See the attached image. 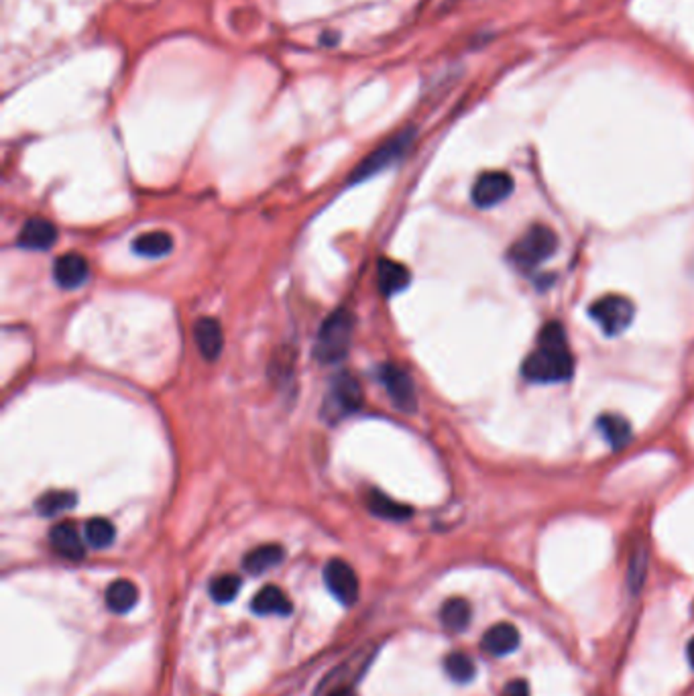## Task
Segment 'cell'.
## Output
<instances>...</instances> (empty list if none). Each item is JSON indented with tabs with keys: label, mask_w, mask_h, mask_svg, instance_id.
<instances>
[{
	"label": "cell",
	"mask_w": 694,
	"mask_h": 696,
	"mask_svg": "<svg viewBox=\"0 0 694 696\" xmlns=\"http://www.w3.org/2000/svg\"><path fill=\"white\" fill-rule=\"evenodd\" d=\"M50 544L55 552L67 560H82L86 556V546L84 542H82L78 527L69 524V521L51 527Z\"/></svg>",
	"instance_id": "obj_12"
},
{
	"label": "cell",
	"mask_w": 694,
	"mask_h": 696,
	"mask_svg": "<svg viewBox=\"0 0 694 696\" xmlns=\"http://www.w3.org/2000/svg\"><path fill=\"white\" fill-rule=\"evenodd\" d=\"M522 373L532 383H560L572 377L574 359L564 328L558 322L544 326L536 351L524 360Z\"/></svg>",
	"instance_id": "obj_1"
},
{
	"label": "cell",
	"mask_w": 694,
	"mask_h": 696,
	"mask_svg": "<svg viewBox=\"0 0 694 696\" xmlns=\"http://www.w3.org/2000/svg\"><path fill=\"white\" fill-rule=\"evenodd\" d=\"M84 538L92 548H99V550L108 548L116 538L114 526L104 518L90 519L84 526Z\"/></svg>",
	"instance_id": "obj_24"
},
{
	"label": "cell",
	"mask_w": 694,
	"mask_h": 696,
	"mask_svg": "<svg viewBox=\"0 0 694 696\" xmlns=\"http://www.w3.org/2000/svg\"><path fill=\"white\" fill-rule=\"evenodd\" d=\"M367 507H369V511L373 515H377V518L393 519V521L407 519L409 515H412V507L399 503V501H393L391 497L383 495L381 491L369 493V497H367Z\"/></svg>",
	"instance_id": "obj_22"
},
{
	"label": "cell",
	"mask_w": 694,
	"mask_h": 696,
	"mask_svg": "<svg viewBox=\"0 0 694 696\" xmlns=\"http://www.w3.org/2000/svg\"><path fill=\"white\" fill-rule=\"evenodd\" d=\"M415 138V129H406L401 133L393 135L390 141H385L379 149H375L369 157H365V162L360 163L355 171H352L351 182H363V179L375 176V173L387 170V167L398 163L401 157L406 155L407 149L412 147Z\"/></svg>",
	"instance_id": "obj_4"
},
{
	"label": "cell",
	"mask_w": 694,
	"mask_h": 696,
	"mask_svg": "<svg viewBox=\"0 0 694 696\" xmlns=\"http://www.w3.org/2000/svg\"><path fill=\"white\" fill-rule=\"evenodd\" d=\"M409 280H412V275H409L406 265H401V263L391 259L379 261L377 283L383 296H395L399 294V291H404L409 285Z\"/></svg>",
	"instance_id": "obj_16"
},
{
	"label": "cell",
	"mask_w": 694,
	"mask_h": 696,
	"mask_svg": "<svg viewBox=\"0 0 694 696\" xmlns=\"http://www.w3.org/2000/svg\"><path fill=\"white\" fill-rule=\"evenodd\" d=\"M251 609L256 615H289L294 611V605L288 598V595L283 593L280 587H273V584H267L263 587L259 593L253 597Z\"/></svg>",
	"instance_id": "obj_15"
},
{
	"label": "cell",
	"mask_w": 694,
	"mask_h": 696,
	"mask_svg": "<svg viewBox=\"0 0 694 696\" xmlns=\"http://www.w3.org/2000/svg\"><path fill=\"white\" fill-rule=\"evenodd\" d=\"M470 617H473V609H470L469 601H464V598H448L440 609L442 625L453 633L467 629Z\"/></svg>",
	"instance_id": "obj_19"
},
{
	"label": "cell",
	"mask_w": 694,
	"mask_h": 696,
	"mask_svg": "<svg viewBox=\"0 0 694 696\" xmlns=\"http://www.w3.org/2000/svg\"><path fill=\"white\" fill-rule=\"evenodd\" d=\"M173 249V239L170 233L153 231L137 236L133 241V250L141 257H149V259H157V257L170 255Z\"/></svg>",
	"instance_id": "obj_20"
},
{
	"label": "cell",
	"mask_w": 694,
	"mask_h": 696,
	"mask_svg": "<svg viewBox=\"0 0 694 696\" xmlns=\"http://www.w3.org/2000/svg\"><path fill=\"white\" fill-rule=\"evenodd\" d=\"M503 696H530V688H527L525 680H511L508 686H505Z\"/></svg>",
	"instance_id": "obj_28"
},
{
	"label": "cell",
	"mask_w": 694,
	"mask_h": 696,
	"mask_svg": "<svg viewBox=\"0 0 694 696\" xmlns=\"http://www.w3.org/2000/svg\"><path fill=\"white\" fill-rule=\"evenodd\" d=\"M481 645L491 656H509L519 647V631L511 623H497L485 633Z\"/></svg>",
	"instance_id": "obj_14"
},
{
	"label": "cell",
	"mask_w": 694,
	"mask_h": 696,
	"mask_svg": "<svg viewBox=\"0 0 694 696\" xmlns=\"http://www.w3.org/2000/svg\"><path fill=\"white\" fill-rule=\"evenodd\" d=\"M324 582L328 587L330 595L336 598L338 603H343L344 607H351V605L357 603L359 598V576L355 573V568L351 566L346 560L332 558L324 566Z\"/></svg>",
	"instance_id": "obj_6"
},
{
	"label": "cell",
	"mask_w": 694,
	"mask_h": 696,
	"mask_svg": "<svg viewBox=\"0 0 694 696\" xmlns=\"http://www.w3.org/2000/svg\"><path fill=\"white\" fill-rule=\"evenodd\" d=\"M444 670H446L448 676L458 682V684H467L477 674L475 662L462 652H454L446 656V660H444Z\"/></svg>",
	"instance_id": "obj_23"
},
{
	"label": "cell",
	"mask_w": 694,
	"mask_h": 696,
	"mask_svg": "<svg viewBox=\"0 0 694 696\" xmlns=\"http://www.w3.org/2000/svg\"><path fill=\"white\" fill-rule=\"evenodd\" d=\"M58 241V228L45 218H29L20 228L17 245L29 250H47Z\"/></svg>",
	"instance_id": "obj_11"
},
{
	"label": "cell",
	"mask_w": 694,
	"mask_h": 696,
	"mask_svg": "<svg viewBox=\"0 0 694 696\" xmlns=\"http://www.w3.org/2000/svg\"><path fill=\"white\" fill-rule=\"evenodd\" d=\"M193 340H196L198 351L202 352L206 360H217L225 346V334L218 320L214 318H200L193 326Z\"/></svg>",
	"instance_id": "obj_13"
},
{
	"label": "cell",
	"mask_w": 694,
	"mask_h": 696,
	"mask_svg": "<svg viewBox=\"0 0 694 696\" xmlns=\"http://www.w3.org/2000/svg\"><path fill=\"white\" fill-rule=\"evenodd\" d=\"M596 426H599V431L603 434V438H605V440L615 450L623 448L629 442L631 426L626 417L615 415V414H605L596 420Z\"/></svg>",
	"instance_id": "obj_21"
},
{
	"label": "cell",
	"mask_w": 694,
	"mask_h": 696,
	"mask_svg": "<svg viewBox=\"0 0 694 696\" xmlns=\"http://www.w3.org/2000/svg\"><path fill=\"white\" fill-rule=\"evenodd\" d=\"M645 566H648V560H645V550H637V552L631 556L629 560V573H627V582L629 589L637 593L642 589V584L645 581Z\"/></svg>",
	"instance_id": "obj_27"
},
{
	"label": "cell",
	"mask_w": 694,
	"mask_h": 696,
	"mask_svg": "<svg viewBox=\"0 0 694 696\" xmlns=\"http://www.w3.org/2000/svg\"><path fill=\"white\" fill-rule=\"evenodd\" d=\"M363 406V389L360 383L352 377L351 373H340L332 381L330 398H328V412L340 415H349L357 412Z\"/></svg>",
	"instance_id": "obj_9"
},
{
	"label": "cell",
	"mask_w": 694,
	"mask_h": 696,
	"mask_svg": "<svg viewBox=\"0 0 694 696\" xmlns=\"http://www.w3.org/2000/svg\"><path fill=\"white\" fill-rule=\"evenodd\" d=\"M381 383L390 393L391 401L395 403V407H399L401 412L412 414L418 407V398H415V387L414 381L404 368L398 365H383L379 371Z\"/></svg>",
	"instance_id": "obj_7"
},
{
	"label": "cell",
	"mask_w": 694,
	"mask_h": 696,
	"mask_svg": "<svg viewBox=\"0 0 694 696\" xmlns=\"http://www.w3.org/2000/svg\"><path fill=\"white\" fill-rule=\"evenodd\" d=\"M88 275H90L88 261L78 253L61 255L53 265V280L64 289L80 288V285L86 283Z\"/></svg>",
	"instance_id": "obj_10"
},
{
	"label": "cell",
	"mask_w": 694,
	"mask_h": 696,
	"mask_svg": "<svg viewBox=\"0 0 694 696\" xmlns=\"http://www.w3.org/2000/svg\"><path fill=\"white\" fill-rule=\"evenodd\" d=\"M328 696H357V694L352 692V688H349V686H338Z\"/></svg>",
	"instance_id": "obj_29"
},
{
	"label": "cell",
	"mask_w": 694,
	"mask_h": 696,
	"mask_svg": "<svg viewBox=\"0 0 694 696\" xmlns=\"http://www.w3.org/2000/svg\"><path fill=\"white\" fill-rule=\"evenodd\" d=\"M283 558H286V550L280 544H265L251 550L242 560V566L248 574H261L281 564Z\"/></svg>",
	"instance_id": "obj_17"
},
{
	"label": "cell",
	"mask_w": 694,
	"mask_h": 696,
	"mask_svg": "<svg viewBox=\"0 0 694 696\" xmlns=\"http://www.w3.org/2000/svg\"><path fill=\"white\" fill-rule=\"evenodd\" d=\"M137 601H138L137 584L127 579L110 582V587L106 589V607L113 611V613H119V615L129 613L130 609H135Z\"/></svg>",
	"instance_id": "obj_18"
},
{
	"label": "cell",
	"mask_w": 694,
	"mask_h": 696,
	"mask_svg": "<svg viewBox=\"0 0 694 696\" xmlns=\"http://www.w3.org/2000/svg\"><path fill=\"white\" fill-rule=\"evenodd\" d=\"M588 314L599 324V328L607 334V336H617L629 324L634 322L635 308L631 304V299L623 296H605L591 305Z\"/></svg>",
	"instance_id": "obj_5"
},
{
	"label": "cell",
	"mask_w": 694,
	"mask_h": 696,
	"mask_svg": "<svg viewBox=\"0 0 694 696\" xmlns=\"http://www.w3.org/2000/svg\"><path fill=\"white\" fill-rule=\"evenodd\" d=\"M352 330H355V318L351 312L338 310L335 314L324 320L316 338L314 354L322 365H335L346 359L352 340Z\"/></svg>",
	"instance_id": "obj_2"
},
{
	"label": "cell",
	"mask_w": 694,
	"mask_h": 696,
	"mask_svg": "<svg viewBox=\"0 0 694 696\" xmlns=\"http://www.w3.org/2000/svg\"><path fill=\"white\" fill-rule=\"evenodd\" d=\"M75 505V495L72 491H50L43 493L37 501V511L45 518H51V515H58L61 511L69 510V507Z\"/></svg>",
	"instance_id": "obj_25"
},
{
	"label": "cell",
	"mask_w": 694,
	"mask_h": 696,
	"mask_svg": "<svg viewBox=\"0 0 694 696\" xmlns=\"http://www.w3.org/2000/svg\"><path fill=\"white\" fill-rule=\"evenodd\" d=\"M513 192V179L505 171H485L473 186V202L478 208H493L508 200Z\"/></svg>",
	"instance_id": "obj_8"
},
{
	"label": "cell",
	"mask_w": 694,
	"mask_h": 696,
	"mask_svg": "<svg viewBox=\"0 0 694 696\" xmlns=\"http://www.w3.org/2000/svg\"><path fill=\"white\" fill-rule=\"evenodd\" d=\"M558 249V236L550 226L533 225L527 228L525 234L519 239L516 245L509 249V259L513 265L522 271L538 267L540 263L556 253Z\"/></svg>",
	"instance_id": "obj_3"
},
{
	"label": "cell",
	"mask_w": 694,
	"mask_h": 696,
	"mask_svg": "<svg viewBox=\"0 0 694 696\" xmlns=\"http://www.w3.org/2000/svg\"><path fill=\"white\" fill-rule=\"evenodd\" d=\"M338 39H340L338 35H332V37H330V35H324V37H322V44H326V45H335V44H338Z\"/></svg>",
	"instance_id": "obj_31"
},
{
	"label": "cell",
	"mask_w": 694,
	"mask_h": 696,
	"mask_svg": "<svg viewBox=\"0 0 694 696\" xmlns=\"http://www.w3.org/2000/svg\"><path fill=\"white\" fill-rule=\"evenodd\" d=\"M241 579L237 574H220L210 582V597L218 605L233 603L241 590Z\"/></svg>",
	"instance_id": "obj_26"
},
{
	"label": "cell",
	"mask_w": 694,
	"mask_h": 696,
	"mask_svg": "<svg viewBox=\"0 0 694 696\" xmlns=\"http://www.w3.org/2000/svg\"><path fill=\"white\" fill-rule=\"evenodd\" d=\"M686 656H689V664L694 668V637L689 642V650H686Z\"/></svg>",
	"instance_id": "obj_30"
}]
</instances>
